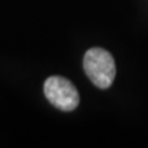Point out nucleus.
<instances>
[{"mask_svg":"<svg viewBox=\"0 0 148 148\" xmlns=\"http://www.w3.org/2000/svg\"><path fill=\"white\" fill-rule=\"evenodd\" d=\"M44 93L48 101L62 111H73L79 103L77 88L64 77L52 75L44 84Z\"/></svg>","mask_w":148,"mask_h":148,"instance_id":"obj_2","label":"nucleus"},{"mask_svg":"<svg viewBox=\"0 0 148 148\" xmlns=\"http://www.w3.org/2000/svg\"><path fill=\"white\" fill-rule=\"evenodd\" d=\"M84 70L92 84L100 89L110 88L116 74L112 55L103 48H90L86 51L84 56Z\"/></svg>","mask_w":148,"mask_h":148,"instance_id":"obj_1","label":"nucleus"}]
</instances>
